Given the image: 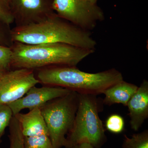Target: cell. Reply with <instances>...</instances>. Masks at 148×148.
I'll return each instance as SVG.
<instances>
[{
    "instance_id": "cell-9",
    "label": "cell",
    "mask_w": 148,
    "mask_h": 148,
    "mask_svg": "<svg viewBox=\"0 0 148 148\" xmlns=\"http://www.w3.org/2000/svg\"><path fill=\"white\" fill-rule=\"evenodd\" d=\"M71 91L58 86L43 85L42 87H37L35 86L22 98L8 105L14 116L24 109L31 110L40 108L49 101L66 95Z\"/></svg>"
},
{
    "instance_id": "cell-17",
    "label": "cell",
    "mask_w": 148,
    "mask_h": 148,
    "mask_svg": "<svg viewBox=\"0 0 148 148\" xmlns=\"http://www.w3.org/2000/svg\"><path fill=\"white\" fill-rule=\"evenodd\" d=\"M13 116L12 111L8 105H0V143L6 128L9 125Z\"/></svg>"
},
{
    "instance_id": "cell-8",
    "label": "cell",
    "mask_w": 148,
    "mask_h": 148,
    "mask_svg": "<svg viewBox=\"0 0 148 148\" xmlns=\"http://www.w3.org/2000/svg\"><path fill=\"white\" fill-rule=\"evenodd\" d=\"M11 6L15 27L38 23L54 13L51 0H11Z\"/></svg>"
},
{
    "instance_id": "cell-10",
    "label": "cell",
    "mask_w": 148,
    "mask_h": 148,
    "mask_svg": "<svg viewBox=\"0 0 148 148\" xmlns=\"http://www.w3.org/2000/svg\"><path fill=\"white\" fill-rule=\"evenodd\" d=\"M127 106L131 129L137 131L148 118V81L144 79Z\"/></svg>"
},
{
    "instance_id": "cell-21",
    "label": "cell",
    "mask_w": 148,
    "mask_h": 148,
    "mask_svg": "<svg viewBox=\"0 0 148 148\" xmlns=\"http://www.w3.org/2000/svg\"><path fill=\"white\" fill-rule=\"evenodd\" d=\"M6 71H5L3 69L0 68V77L3 75V74Z\"/></svg>"
},
{
    "instance_id": "cell-22",
    "label": "cell",
    "mask_w": 148,
    "mask_h": 148,
    "mask_svg": "<svg viewBox=\"0 0 148 148\" xmlns=\"http://www.w3.org/2000/svg\"><path fill=\"white\" fill-rule=\"evenodd\" d=\"M88 1L92 4H97L98 0H88Z\"/></svg>"
},
{
    "instance_id": "cell-11",
    "label": "cell",
    "mask_w": 148,
    "mask_h": 148,
    "mask_svg": "<svg viewBox=\"0 0 148 148\" xmlns=\"http://www.w3.org/2000/svg\"><path fill=\"white\" fill-rule=\"evenodd\" d=\"M138 88L136 85L126 82L124 80L117 83L103 92V94L105 95L103 104L109 106L121 104L127 106V103Z\"/></svg>"
},
{
    "instance_id": "cell-7",
    "label": "cell",
    "mask_w": 148,
    "mask_h": 148,
    "mask_svg": "<svg viewBox=\"0 0 148 148\" xmlns=\"http://www.w3.org/2000/svg\"><path fill=\"white\" fill-rule=\"evenodd\" d=\"M39 84L34 70L12 69L0 77V105H9L24 96Z\"/></svg>"
},
{
    "instance_id": "cell-3",
    "label": "cell",
    "mask_w": 148,
    "mask_h": 148,
    "mask_svg": "<svg viewBox=\"0 0 148 148\" xmlns=\"http://www.w3.org/2000/svg\"><path fill=\"white\" fill-rule=\"evenodd\" d=\"M11 70H35L52 66H77L95 51L64 43L28 45L13 42Z\"/></svg>"
},
{
    "instance_id": "cell-13",
    "label": "cell",
    "mask_w": 148,
    "mask_h": 148,
    "mask_svg": "<svg viewBox=\"0 0 148 148\" xmlns=\"http://www.w3.org/2000/svg\"><path fill=\"white\" fill-rule=\"evenodd\" d=\"M9 148H24L21 126L15 116L12 117L9 125Z\"/></svg>"
},
{
    "instance_id": "cell-1",
    "label": "cell",
    "mask_w": 148,
    "mask_h": 148,
    "mask_svg": "<svg viewBox=\"0 0 148 148\" xmlns=\"http://www.w3.org/2000/svg\"><path fill=\"white\" fill-rule=\"evenodd\" d=\"M11 34L13 42L25 44L59 43L93 51L97 45L91 32L77 27L55 13L38 23L14 27Z\"/></svg>"
},
{
    "instance_id": "cell-16",
    "label": "cell",
    "mask_w": 148,
    "mask_h": 148,
    "mask_svg": "<svg viewBox=\"0 0 148 148\" xmlns=\"http://www.w3.org/2000/svg\"><path fill=\"white\" fill-rule=\"evenodd\" d=\"M0 21L9 26L14 22L11 0H0Z\"/></svg>"
},
{
    "instance_id": "cell-6",
    "label": "cell",
    "mask_w": 148,
    "mask_h": 148,
    "mask_svg": "<svg viewBox=\"0 0 148 148\" xmlns=\"http://www.w3.org/2000/svg\"><path fill=\"white\" fill-rule=\"evenodd\" d=\"M51 7L59 17L90 32L105 19L101 8L88 0H51Z\"/></svg>"
},
{
    "instance_id": "cell-19",
    "label": "cell",
    "mask_w": 148,
    "mask_h": 148,
    "mask_svg": "<svg viewBox=\"0 0 148 148\" xmlns=\"http://www.w3.org/2000/svg\"><path fill=\"white\" fill-rule=\"evenodd\" d=\"M10 26L0 21V45L11 47L13 42L12 39Z\"/></svg>"
},
{
    "instance_id": "cell-12",
    "label": "cell",
    "mask_w": 148,
    "mask_h": 148,
    "mask_svg": "<svg viewBox=\"0 0 148 148\" xmlns=\"http://www.w3.org/2000/svg\"><path fill=\"white\" fill-rule=\"evenodd\" d=\"M22 135L24 148H53L47 129L35 130Z\"/></svg>"
},
{
    "instance_id": "cell-2",
    "label": "cell",
    "mask_w": 148,
    "mask_h": 148,
    "mask_svg": "<svg viewBox=\"0 0 148 148\" xmlns=\"http://www.w3.org/2000/svg\"><path fill=\"white\" fill-rule=\"evenodd\" d=\"M34 72L42 85L64 88L79 94H103L107 88L124 80L121 73L114 68L92 73L82 71L77 66H52Z\"/></svg>"
},
{
    "instance_id": "cell-15",
    "label": "cell",
    "mask_w": 148,
    "mask_h": 148,
    "mask_svg": "<svg viewBox=\"0 0 148 148\" xmlns=\"http://www.w3.org/2000/svg\"><path fill=\"white\" fill-rule=\"evenodd\" d=\"M106 129L112 133H121L125 128V121L122 116L118 114H111L107 118L105 123Z\"/></svg>"
},
{
    "instance_id": "cell-18",
    "label": "cell",
    "mask_w": 148,
    "mask_h": 148,
    "mask_svg": "<svg viewBox=\"0 0 148 148\" xmlns=\"http://www.w3.org/2000/svg\"><path fill=\"white\" fill-rule=\"evenodd\" d=\"M12 56L11 47L0 45V68L5 71L10 70Z\"/></svg>"
},
{
    "instance_id": "cell-5",
    "label": "cell",
    "mask_w": 148,
    "mask_h": 148,
    "mask_svg": "<svg viewBox=\"0 0 148 148\" xmlns=\"http://www.w3.org/2000/svg\"><path fill=\"white\" fill-rule=\"evenodd\" d=\"M79 101V94L71 91L40 108L53 148H61L65 145L66 135L73 124Z\"/></svg>"
},
{
    "instance_id": "cell-14",
    "label": "cell",
    "mask_w": 148,
    "mask_h": 148,
    "mask_svg": "<svg viewBox=\"0 0 148 148\" xmlns=\"http://www.w3.org/2000/svg\"><path fill=\"white\" fill-rule=\"evenodd\" d=\"M123 148H148V130L134 134L129 138L124 135Z\"/></svg>"
},
{
    "instance_id": "cell-20",
    "label": "cell",
    "mask_w": 148,
    "mask_h": 148,
    "mask_svg": "<svg viewBox=\"0 0 148 148\" xmlns=\"http://www.w3.org/2000/svg\"><path fill=\"white\" fill-rule=\"evenodd\" d=\"M71 148H94V147L88 143H82L75 145Z\"/></svg>"
},
{
    "instance_id": "cell-4",
    "label": "cell",
    "mask_w": 148,
    "mask_h": 148,
    "mask_svg": "<svg viewBox=\"0 0 148 148\" xmlns=\"http://www.w3.org/2000/svg\"><path fill=\"white\" fill-rule=\"evenodd\" d=\"M101 106L97 95L79 94L78 107L71 129L66 137L64 147L71 148L87 143L101 148L107 141L105 129L99 117Z\"/></svg>"
}]
</instances>
